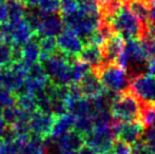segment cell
Listing matches in <instances>:
<instances>
[{"mask_svg": "<svg viewBox=\"0 0 155 154\" xmlns=\"http://www.w3.org/2000/svg\"><path fill=\"white\" fill-rule=\"evenodd\" d=\"M110 154H132L131 146L120 139H115Z\"/></svg>", "mask_w": 155, "mask_h": 154, "instance_id": "836d02e7", "label": "cell"}, {"mask_svg": "<svg viewBox=\"0 0 155 154\" xmlns=\"http://www.w3.org/2000/svg\"><path fill=\"white\" fill-rule=\"evenodd\" d=\"M73 59L75 58L57 51L43 62L42 64L50 80L57 84H71V62Z\"/></svg>", "mask_w": 155, "mask_h": 154, "instance_id": "8992f818", "label": "cell"}, {"mask_svg": "<svg viewBox=\"0 0 155 154\" xmlns=\"http://www.w3.org/2000/svg\"><path fill=\"white\" fill-rule=\"evenodd\" d=\"M13 64L12 45L0 42V70L8 68Z\"/></svg>", "mask_w": 155, "mask_h": 154, "instance_id": "4dcf8cb0", "label": "cell"}, {"mask_svg": "<svg viewBox=\"0 0 155 154\" xmlns=\"http://www.w3.org/2000/svg\"><path fill=\"white\" fill-rule=\"evenodd\" d=\"M75 154H98V153L96 152L95 150H93L92 148H90L89 146L84 145V146H82Z\"/></svg>", "mask_w": 155, "mask_h": 154, "instance_id": "ab89813d", "label": "cell"}, {"mask_svg": "<svg viewBox=\"0 0 155 154\" xmlns=\"http://www.w3.org/2000/svg\"><path fill=\"white\" fill-rule=\"evenodd\" d=\"M15 106L18 109H20L21 111L29 114H33L35 111L38 110L34 94L25 92V91L16 94V103H15Z\"/></svg>", "mask_w": 155, "mask_h": 154, "instance_id": "d4e9b609", "label": "cell"}, {"mask_svg": "<svg viewBox=\"0 0 155 154\" xmlns=\"http://www.w3.org/2000/svg\"><path fill=\"white\" fill-rule=\"evenodd\" d=\"M143 44L147 51L148 55L151 59H155V35L151 37H143L140 38Z\"/></svg>", "mask_w": 155, "mask_h": 154, "instance_id": "8d00e7d4", "label": "cell"}, {"mask_svg": "<svg viewBox=\"0 0 155 154\" xmlns=\"http://www.w3.org/2000/svg\"><path fill=\"white\" fill-rule=\"evenodd\" d=\"M39 39H40V36L34 34V36L22 45V59H21V61L27 64L29 68L32 64L38 62L39 54H40Z\"/></svg>", "mask_w": 155, "mask_h": 154, "instance_id": "d6986e66", "label": "cell"}, {"mask_svg": "<svg viewBox=\"0 0 155 154\" xmlns=\"http://www.w3.org/2000/svg\"><path fill=\"white\" fill-rule=\"evenodd\" d=\"M129 89L143 105L155 103V77L150 73L131 78Z\"/></svg>", "mask_w": 155, "mask_h": 154, "instance_id": "ba28073f", "label": "cell"}, {"mask_svg": "<svg viewBox=\"0 0 155 154\" xmlns=\"http://www.w3.org/2000/svg\"><path fill=\"white\" fill-rule=\"evenodd\" d=\"M11 25H12V44L11 45L22 47L27 41H29L34 36V33L25 19L17 23H11Z\"/></svg>", "mask_w": 155, "mask_h": 154, "instance_id": "ffe728a7", "label": "cell"}, {"mask_svg": "<svg viewBox=\"0 0 155 154\" xmlns=\"http://www.w3.org/2000/svg\"><path fill=\"white\" fill-rule=\"evenodd\" d=\"M94 129V119L92 115H86L76 117L74 121V130L80 133L81 135H86Z\"/></svg>", "mask_w": 155, "mask_h": 154, "instance_id": "f546056e", "label": "cell"}, {"mask_svg": "<svg viewBox=\"0 0 155 154\" xmlns=\"http://www.w3.org/2000/svg\"><path fill=\"white\" fill-rule=\"evenodd\" d=\"M149 55L138 38L128 39L124 41V49L116 64L123 67L130 78L149 73Z\"/></svg>", "mask_w": 155, "mask_h": 154, "instance_id": "6da1fadb", "label": "cell"}, {"mask_svg": "<svg viewBox=\"0 0 155 154\" xmlns=\"http://www.w3.org/2000/svg\"><path fill=\"white\" fill-rule=\"evenodd\" d=\"M78 10L77 0H60V14L62 16L69 15Z\"/></svg>", "mask_w": 155, "mask_h": 154, "instance_id": "d6a6232c", "label": "cell"}, {"mask_svg": "<svg viewBox=\"0 0 155 154\" xmlns=\"http://www.w3.org/2000/svg\"><path fill=\"white\" fill-rule=\"evenodd\" d=\"M78 8L84 13L94 16H100L102 13L101 0H77Z\"/></svg>", "mask_w": 155, "mask_h": 154, "instance_id": "83f0119b", "label": "cell"}, {"mask_svg": "<svg viewBox=\"0 0 155 154\" xmlns=\"http://www.w3.org/2000/svg\"><path fill=\"white\" fill-rule=\"evenodd\" d=\"M62 19L65 27L75 32L84 41V44H86L92 34L98 29L101 17L86 14L78 8L72 14L62 16Z\"/></svg>", "mask_w": 155, "mask_h": 154, "instance_id": "277c9868", "label": "cell"}, {"mask_svg": "<svg viewBox=\"0 0 155 154\" xmlns=\"http://www.w3.org/2000/svg\"><path fill=\"white\" fill-rule=\"evenodd\" d=\"M149 19L155 22V0H149Z\"/></svg>", "mask_w": 155, "mask_h": 154, "instance_id": "f35d334b", "label": "cell"}, {"mask_svg": "<svg viewBox=\"0 0 155 154\" xmlns=\"http://www.w3.org/2000/svg\"><path fill=\"white\" fill-rule=\"evenodd\" d=\"M109 1H112V0H101V2H102V5H104V3H107V2H109Z\"/></svg>", "mask_w": 155, "mask_h": 154, "instance_id": "ee69618b", "label": "cell"}, {"mask_svg": "<svg viewBox=\"0 0 155 154\" xmlns=\"http://www.w3.org/2000/svg\"><path fill=\"white\" fill-rule=\"evenodd\" d=\"M16 154H48L47 139L31 135L29 138L15 137L13 143Z\"/></svg>", "mask_w": 155, "mask_h": 154, "instance_id": "7c38bea8", "label": "cell"}, {"mask_svg": "<svg viewBox=\"0 0 155 154\" xmlns=\"http://www.w3.org/2000/svg\"><path fill=\"white\" fill-rule=\"evenodd\" d=\"M84 145L95 150L98 154H108L111 152L115 134L112 125L108 127H95L92 131L84 135Z\"/></svg>", "mask_w": 155, "mask_h": 154, "instance_id": "52a82bcc", "label": "cell"}, {"mask_svg": "<svg viewBox=\"0 0 155 154\" xmlns=\"http://www.w3.org/2000/svg\"><path fill=\"white\" fill-rule=\"evenodd\" d=\"M68 113L74 117H80L86 115H93V105L91 98L80 97L77 99L67 101Z\"/></svg>", "mask_w": 155, "mask_h": 154, "instance_id": "44dd1931", "label": "cell"}, {"mask_svg": "<svg viewBox=\"0 0 155 154\" xmlns=\"http://www.w3.org/2000/svg\"><path fill=\"white\" fill-rule=\"evenodd\" d=\"M8 5V22L17 23L25 18V6L19 0H5Z\"/></svg>", "mask_w": 155, "mask_h": 154, "instance_id": "484cf974", "label": "cell"}, {"mask_svg": "<svg viewBox=\"0 0 155 154\" xmlns=\"http://www.w3.org/2000/svg\"><path fill=\"white\" fill-rule=\"evenodd\" d=\"M149 73L155 77V59H151L149 64Z\"/></svg>", "mask_w": 155, "mask_h": 154, "instance_id": "7bdbcfd3", "label": "cell"}, {"mask_svg": "<svg viewBox=\"0 0 155 154\" xmlns=\"http://www.w3.org/2000/svg\"><path fill=\"white\" fill-rule=\"evenodd\" d=\"M56 40H57L58 50L70 57L77 58L84 47L81 38L75 32L68 28L57 36Z\"/></svg>", "mask_w": 155, "mask_h": 154, "instance_id": "8fae6325", "label": "cell"}, {"mask_svg": "<svg viewBox=\"0 0 155 154\" xmlns=\"http://www.w3.org/2000/svg\"><path fill=\"white\" fill-rule=\"evenodd\" d=\"M141 103L131 92L120 93L110 107L113 118L118 121L138 120L140 115Z\"/></svg>", "mask_w": 155, "mask_h": 154, "instance_id": "5b68a950", "label": "cell"}, {"mask_svg": "<svg viewBox=\"0 0 155 154\" xmlns=\"http://www.w3.org/2000/svg\"><path fill=\"white\" fill-rule=\"evenodd\" d=\"M38 10L42 14H54L59 13L60 0H38Z\"/></svg>", "mask_w": 155, "mask_h": 154, "instance_id": "1f68e13d", "label": "cell"}, {"mask_svg": "<svg viewBox=\"0 0 155 154\" xmlns=\"http://www.w3.org/2000/svg\"><path fill=\"white\" fill-rule=\"evenodd\" d=\"M104 18L111 23L115 33L119 34L124 40L141 37L143 25L133 14L128 5L121 4L111 16Z\"/></svg>", "mask_w": 155, "mask_h": 154, "instance_id": "7a4b0ae2", "label": "cell"}, {"mask_svg": "<svg viewBox=\"0 0 155 154\" xmlns=\"http://www.w3.org/2000/svg\"><path fill=\"white\" fill-rule=\"evenodd\" d=\"M108 154H110V153H108Z\"/></svg>", "mask_w": 155, "mask_h": 154, "instance_id": "bcb514c9", "label": "cell"}, {"mask_svg": "<svg viewBox=\"0 0 155 154\" xmlns=\"http://www.w3.org/2000/svg\"><path fill=\"white\" fill-rule=\"evenodd\" d=\"M128 8L143 25H146L150 21L149 0H128Z\"/></svg>", "mask_w": 155, "mask_h": 154, "instance_id": "cb8c5ba5", "label": "cell"}, {"mask_svg": "<svg viewBox=\"0 0 155 154\" xmlns=\"http://www.w3.org/2000/svg\"><path fill=\"white\" fill-rule=\"evenodd\" d=\"M78 59L86 62L94 70L98 69L104 62L101 48L95 44H84V49L78 56Z\"/></svg>", "mask_w": 155, "mask_h": 154, "instance_id": "ac0fdd59", "label": "cell"}, {"mask_svg": "<svg viewBox=\"0 0 155 154\" xmlns=\"http://www.w3.org/2000/svg\"><path fill=\"white\" fill-rule=\"evenodd\" d=\"M124 45V39L119 34H114L101 47L102 53H104V64H111L116 62L120 55L121 51Z\"/></svg>", "mask_w": 155, "mask_h": 154, "instance_id": "2e32d148", "label": "cell"}, {"mask_svg": "<svg viewBox=\"0 0 155 154\" xmlns=\"http://www.w3.org/2000/svg\"><path fill=\"white\" fill-rule=\"evenodd\" d=\"M139 121L143 123V128H155V106L153 105H141Z\"/></svg>", "mask_w": 155, "mask_h": 154, "instance_id": "f1b7e54d", "label": "cell"}, {"mask_svg": "<svg viewBox=\"0 0 155 154\" xmlns=\"http://www.w3.org/2000/svg\"><path fill=\"white\" fill-rule=\"evenodd\" d=\"M3 1H5V0H0V2H3Z\"/></svg>", "mask_w": 155, "mask_h": 154, "instance_id": "f6af8a7d", "label": "cell"}, {"mask_svg": "<svg viewBox=\"0 0 155 154\" xmlns=\"http://www.w3.org/2000/svg\"><path fill=\"white\" fill-rule=\"evenodd\" d=\"M94 72L99 77L104 89L115 93H124L128 91L131 78L127 71L116 62L104 64Z\"/></svg>", "mask_w": 155, "mask_h": 154, "instance_id": "3957f363", "label": "cell"}, {"mask_svg": "<svg viewBox=\"0 0 155 154\" xmlns=\"http://www.w3.org/2000/svg\"><path fill=\"white\" fill-rule=\"evenodd\" d=\"M8 129V125H6L5 120L1 115V112H0V136H2L4 134V132Z\"/></svg>", "mask_w": 155, "mask_h": 154, "instance_id": "b9f144b4", "label": "cell"}, {"mask_svg": "<svg viewBox=\"0 0 155 154\" xmlns=\"http://www.w3.org/2000/svg\"><path fill=\"white\" fill-rule=\"evenodd\" d=\"M64 23L63 19L58 13L54 14H43L42 22L39 30L38 35L40 37L45 36H51V37H56L63 31Z\"/></svg>", "mask_w": 155, "mask_h": 154, "instance_id": "9a60e30c", "label": "cell"}, {"mask_svg": "<svg viewBox=\"0 0 155 154\" xmlns=\"http://www.w3.org/2000/svg\"><path fill=\"white\" fill-rule=\"evenodd\" d=\"M54 142L59 154H75L84 145V135L74 129L58 137Z\"/></svg>", "mask_w": 155, "mask_h": 154, "instance_id": "4fadbf2b", "label": "cell"}, {"mask_svg": "<svg viewBox=\"0 0 155 154\" xmlns=\"http://www.w3.org/2000/svg\"><path fill=\"white\" fill-rule=\"evenodd\" d=\"M74 121H75V117L71 115L70 113H67L61 116H57L55 118V123H54L53 130H52V134L50 138L52 140H55L60 136L64 135L69 131L73 130Z\"/></svg>", "mask_w": 155, "mask_h": 154, "instance_id": "7402d4cb", "label": "cell"}, {"mask_svg": "<svg viewBox=\"0 0 155 154\" xmlns=\"http://www.w3.org/2000/svg\"><path fill=\"white\" fill-rule=\"evenodd\" d=\"M131 151H132V154H155L153 149L150 148L147 144H145L140 139L131 146Z\"/></svg>", "mask_w": 155, "mask_h": 154, "instance_id": "d590c367", "label": "cell"}, {"mask_svg": "<svg viewBox=\"0 0 155 154\" xmlns=\"http://www.w3.org/2000/svg\"><path fill=\"white\" fill-rule=\"evenodd\" d=\"M112 129L115 134V137L132 146L137 140L140 139L145 128L139 120L124 123V121H118L114 119L112 123Z\"/></svg>", "mask_w": 155, "mask_h": 154, "instance_id": "9c48e42d", "label": "cell"}, {"mask_svg": "<svg viewBox=\"0 0 155 154\" xmlns=\"http://www.w3.org/2000/svg\"><path fill=\"white\" fill-rule=\"evenodd\" d=\"M19 1L22 2L25 8H34L35 6H37V3H38V0H19Z\"/></svg>", "mask_w": 155, "mask_h": 154, "instance_id": "60d3db41", "label": "cell"}, {"mask_svg": "<svg viewBox=\"0 0 155 154\" xmlns=\"http://www.w3.org/2000/svg\"><path fill=\"white\" fill-rule=\"evenodd\" d=\"M78 86L82 93V96L87 98H94L101 94L102 91L104 90L99 77L92 70L84 75V77L78 82Z\"/></svg>", "mask_w": 155, "mask_h": 154, "instance_id": "e0dca14e", "label": "cell"}, {"mask_svg": "<svg viewBox=\"0 0 155 154\" xmlns=\"http://www.w3.org/2000/svg\"><path fill=\"white\" fill-rule=\"evenodd\" d=\"M39 48H40V54H39L38 62L43 64L53 54L57 52V40H56L55 37H51V36L40 37V39H39Z\"/></svg>", "mask_w": 155, "mask_h": 154, "instance_id": "603a6c76", "label": "cell"}, {"mask_svg": "<svg viewBox=\"0 0 155 154\" xmlns=\"http://www.w3.org/2000/svg\"><path fill=\"white\" fill-rule=\"evenodd\" d=\"M8 21V13L6 1L0 2V23H4Z\"/></svg>", "mask_w": 155, "mask_h": 154, "instance_id": "74e56055", "label": "cell"}, {"mask_svg": "<svg viewBox=\"0 0 155 154\" xmlns=\"http://www.w3.org/2000/svg\"><path fill=\"white\" fill-rule=\"evenodd\" d=\"M140 140H143L145 144H147L150 148H152L155 151V128H145L143 134H141Z\"/></svg>", "mask_w": 155, "mask_h": 154, "instance_id": "e575fe53", "label": "cell"}, {"mask_svg": "<svg viewBox=\"0 0 155 154\" xmlns=\"http://www.w3.org/2000/svg\"><path fill=\"white\" fill-rule=\"evenodd\" d=\"M55 118L56 116H54L52 113L42 112L39 110L35 111L34 113L31 114L29 123L32 135L43 138V139L50 138L54 123H55Z\"/></svg>", "mask_w": 155, "mask_h": 154, "instance_id": "30bf717a", "label": "cell"}, {"mask_svg": "<svg viewBox=\"0 0 155 154\" xmlns=\"http://www.w3.org/2000/svg\"><path fill=\"white\" fill-rule=\"evenodd\" d=\"M25 77L27 76L15 71L12 67L0 70V84L15 94L25 91Z\"/></svg>", "mask_w": 155, "mask_h": 154, "instance_id": "5bb4252c", "label": "cell"}, {"mask_svg": "<svg viewBox=\"0 0 155 154\" xmlns=\"http://www.w3.org/2000/svg\"><path fill=\"white\" fill-rule=\"evenodd\" d=\"M91 70L92 68L86 62L78 59V57L73 59L71 62V84H78Z\"/></svg>", "mask_w": 155, "mask_h": 154, "instance_id": "4316f807", "label": "cell"}]
</instances>
